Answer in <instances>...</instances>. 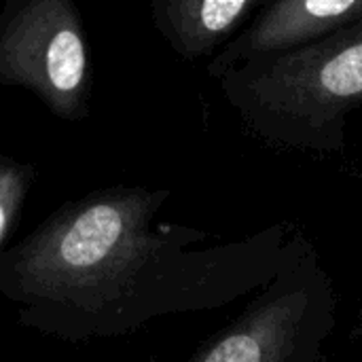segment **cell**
Segmentation results:
<instances>
[{
	"mask_svg": "<svg viewBox=\"0 0 362 362\" xmlns=\"http://www.w3.org/2000/svg\"><path fill=\"white\" fill-rule=\"evenodd\" d=\"M170 197L138 185L95 189L2 250L0 295L19 325L64 341L112 339L163 316L231 305L274 280L288 225L212 238L159 223Z\"/></svg>",
	"mask_w": 362,
	"mask_h": 362,
	"instance_id": "obj_1",
	"label": "cell"
},
{
	"mask_svg": "<svg viewBox=\"0 0 362 362\" xmlns=\"http://www.w3.org/2000/svg\"><path fill=\"white\" fill-rule=\"evenodd\" d=\"M216 81L244 127L267 146L341 155L348 121L362 110V19Z\"/></svg>",
	"mask_w": 362,
	"mask_h": 362,
	"instance_id": "obj_2",
	"label": "cell"
},
{
	"mask_svg": "<svg viewBox=\"0 0 362 362\" xmlns=\"http://www.w3.org/2000/svg\"><path fill=\"white\" fill-rule=\"evenodd\" d=\"M335 291L312 242L291 231L274 280L187 362H325Z\"/></svg>",
	"mask_w": 362,
	"mask_h": 362,
	"instance_id": "obj_3",
	"label": "cell"
},
{
	"mask_svg": "<svg viewBox=\"0 0 362 362\" xmlns=\"http://www.w3.org/2000/svg\"><path fill=\"white\" fill-rule=\"evenodd\" d=\"M0 87L34 93L64 121L89 117L91 66L72 0H8L0 11Z\"/></svg>",
	"mask_w": 362,
	"mask_h": 362,
	"instance_id": "obj_4",
	"label": "cell"
},
{
	"mask_svg": "<svg viewBox=\"0 0 362 362\" xmlns=\"http://www.w3.org/2000/svg\"><path fill=\"white\" fill-rule=\"evenodd\" d=\"M362 19V0H276L265 2L248 25L206 66L212 78L257 59L282 55Z\"/></svg>",
	"mask_w": 362,
	"mask_h": 362,
	"instance_id": "obj_5",
	"label": "cell"
},
{
	"mask_svg": "<svg viewBox=\"0 0 362 362\" xmlns=\"http://www.w3.org/2000/svg\"><path fill=\"white\" fill-rule=\"evenodd\" d=\"M265 0H155L151 19L187 62L214 57L259 13Z\"/></svg>",
	"mask_w": 362,
	"mask_h": 362,
	"instance_id": "obj_6",
	"label": "cell"
},
{
	"mask_svg": "<svg viewBox=\"0 0 362 362\" xmlns=\"http://www.w3.org/2000/svg\"><path fill=\"white\" fill-rule=\"evenodd\" d=\"M36 168L0 155V252L19 225L23 204L34 189Z\"/></svg>",
	"mask_w": 362,
	"mask_h": 362,
	"instance_id": "obj_7",
	"label": "cell"
}]
</instances>
